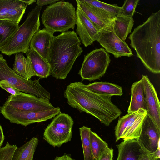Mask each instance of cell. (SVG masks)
Segmentation results:
<instances>
[{
  "label": "cell",
  "mask_w": 160,
  "mask_h": 160,
  "mask_svg": "<svg viewBox=\"0 0 160 160\" xmlns=\"http://www.w3.org/2000/svg\"><path fill=\"white\" fill-rule=\"evenodd\" d=\"M64 95L72 107L95 117L107 126L122 113L112 102L111 96L93 92L81 82L71 83Z\"/></svg>",
  "instance_id": "obj_1"
},
{
  "label": "cell",
  "mask_w": 160,
  "mask_h": 160,
  "mask_svg": "<svg viewBox=\"0 0 160 160\" xmlns=\"http://www.w3.org/2000/svg\"><path fill=\"white\" fill-rule=\"evenodd\" d=\"M128 38L130 46L147 69L160 72V10L152 13L143 23L135 28Z\"/></svg>",
  "instance_id": "obj_2"
},
{
  "label": "cell",
  "mask_w": 160,
  "mask_h": 160,
  "mask_svg": "<svg viewBox=\"0 0 160 160\" xmlns=\"http://www.w3.org/2000/svg\"><path fill=\"white\" fill-rule=\"evenodd\" d=\"M81 45L74 31H67L54 36L48 59L50 74L56 79H65L83 51Z\"/></svg>",
  "instance_id": "obj_3"
},
{
  "label": "cell",
  "mask_w": 160,
  "mask_h": 160,
  "mask_svg": "<svg viewBox=\"0 0 160 160\" xmlns=\"http://www.w3.org/2000/svg\"><path fill=\"white\" fill-rule=\"evenodd\" d=\"M75 8L68 2L59 1L46 7L41 16L45 28L61 33L73 30L76 24Z\"/></svg>",
  "instance_id": "obj_4"
},
{
  "label": "cell",
  "mask_w": 160,
  "mask_h": 160,
  "mask_svg": "<svg viewBox=\"0 0 160 160\" xmlns=\"http://www.w3.org/2000/svg\"><path fill=\"white\" fill-rule=\"evenodd\" d=\"M41 9L42 7L36 5L28 13L25 21L1 51L2 53L10 56L19 52L26 53L29 49L32 37L39 30Z\"/></svg>",
  "instance_id": "obj_5"
},
{
  "label": "cell",
  "mask_w": 160,
  "mask_h": 160,
  "mask_svg": "<svg viewBox=\"0 0 160 160\" xmlns=\"http://www.w3.org/2000/svg\"><path fill=\"white\" fill-rule=\"evenodd\" d=\"M39 79L26 80L15 73L0 54V83L5 82L22 92L49 102L50 94L40 83Z\"/></svg>",
  "instance_id": "obj_6"
},
{
  "label": "cell",
  "mask_w": 160,
  "mask_h": 160,
  "mask_svg": "<svg viewBox=\"0 0 160 160\" xmlns=\"http://www.w3.org/2000/svg\"><path fill=\"white\" fill-rule=\"evenodd\" d=\"M73 124L70 116L60 112L45 129L43 138L53 147H60L71 140Z\"/></svg>",
  "instance_id": "obj_7"
},
{
  "label": "cell",
  "mask_w": 160,
  "mask_h": 160,
  "mask_svg": "<svg viewBox=\"0 0 160 160\" xmlns=\"http://www.w3.org/2000/svg\"><path fill=\"white\" fill-rule=\"evenodd\" d=\"M110 62V55L104 48L94 49L84 56L78 74L82 81L99 79L105 73Z\"/></svg>",
  "instance_id": "obj_8"
},
{
  "label": "cell",
  "mask_w": 160,
  "mask_h": 160,
  "mask_svg": "<svg viewBox=\"0 0 160 160\" xmlns=\"http://www.w3.org/2000/svg\"><path fill=\"white\" fill-rule=\"evenodd\" d=\"M0 112L12 123L27 126L35 122L51 119L61 112L59 107L38 111H23L3 105L0 107Z\"/></svg>",
  "instance_id": "obj_9"
},
{
  "label": "cell",
  "mask_w": 160,
  "mask_h": 160,
  "mask_svg": "<svg viewBox=\"0 0 160 160\" xmlns=\"http://www.w3.org/2000/svg\"><path fill=\"white\" fill-rule=\"evenodd\" d=\"M147 114L146 110L140 108L120 118L115 128V142L121 138L123 141L138 139Z\"/></svg>",
  "instance_id": "obj_10"
},
{
  "label": "cell",
  "mask_w": 160,
  "mask_h": 160,
  "mask_svg": "<svg viewBox=\"0 0 160 160\" xmlns=\"http://www.w3.org/2000/svg\"><path fill=\"white\" fill-rule=\"evenodd\" d=\"M23 111H38L54 108L50 102L33 95L20 92L9 95L4 104Z\"/></svg>",
  "instance_id": "obj_11"
},
{
  "label": "cell",
  "mask_w": 160,
  "mask_h": 160,
  "mask_svg": "<svg viewBox=\"0 0 160 160\" xmlns=\"http://www.w3.org/2000/svg\"><path fill=\"white\" fill-rule=\"evenodd\" d=\"M96 41L107 52L112 54L116 58L131 57L133 55L128 45L118 37L113 29L99 31Z\"/></svg>",
  "instance_id": "obj_12"
},
{
  "label": "cell",
  "mask_w": 160,
  "mask_h": 160,
  "mask_svg": "<svg viewBox=\"0 0 160 160\" xmlns=\"http://www.w3.org/2000/svg\"><path fill=\"white\" fill-rule=\"evenodd\" d=\"M137 140L150 155L160 147V128L148 114Z\"/></svg>",
  "instance_id": "obj_13"
},
{
  "label": "cell",
  "mask_w": 160,
  "mask_h": 160,
  "mask_svg": "<svg viewBox=\"0 0 160 160\" xmlns=\"http://www.w3.org/2000/svg\"><path fill=\"white\" fill-rule=\"evenodd\" d=\"M147 114L160 128V103L155 88L147 75H142Z\"/></svg>",
  "instance_id": "obj_14"
},
{
  "label": "cell",
  "mask_w": 160,
  "mask_h": 160,
  "mask_svg": "<svg viewBox=\"0 0 160 160\" xmlns=\"http://www.w3.org/2000/svg\"><path fill=\"white\" fill-rule=\"evenodd\" d=\"M77 34L85 47L91 45L96 41L99 30L94 25L84 12L77 7L76 11Z\"/></svg>",
  "instance_id": "obj_15"
},
{
  "label": "cell",
  "mask_w": 160,
  "mask_h": 160,
  "mask_svg": "<svg viewBox=\"0 0 160 160\" xmlns=\"http://www.w3.org/2000/svg\"><path fill=\"white\" fill-rule=\"evenodd\" d=\"M77 7L80 8L92 22L100 30L113 29L114 20L108 14L98 8L89 5L83 0H76Z\"/></svg>",
  "instance_id": "obj_16"
},
{
  "label": "cell",
  "mask_w": 160,
  "mask_h": 160,
  "mask_svg": "<svg viewBox=\"0 0 160 160\" xmlns=\"http://www.w3.org/2000/svg\"><path fill=\"white\" fill-rule=\"evenodd\" d=\"M27 5L22 0H0V20H9L19 24Z\"/></svg>",
  "instance_id": "obj_17"
},
{
  "label": "cell",
  "mask_w": 160,
  "mask_h": 160,
  "mask_svg": "<svg viewBox=\"0 0 160 160\" xmlns=\"http://www.w3.org/2000/svg\"><path fill=\"white\" fill-rule=\"evenodd\" d=\"M117 147L118 151L117 160H139L145 155H150L136 139L124 140Z\"/></svg>",
  "instance_id": "obj_18"
},
{
  "label": "cell",
  "mask_w": 160,
  "mask_h": 160,
  "mask_svg": "<svg viewBox=\"0 0 160 160\" xmlns=\"http://www.w3.org/2000/svg\"><path fill=\"white\" fill-rule=\"evenodd\" d=\"M54 33L45 28L39 29L32 37L29 48L34 50L48 61Z\"/></svg>",
  "instance_id": "obj_19"
},
{
  "label": "cell",
  "mask_w": 160,
  "mask_h": 160,
  "mask_svg": "<svg viewBox=\"0 0 160 160\" xmlns=\"http://www.w3.org/2000/svg\"><path fill=\"white\" fill-rule=\"evenodd\" d=\"M131 91V98L128 112H135L140 108L147 110L144 89L141 79L132 84Z\"/></svg>",
  "instance_id": "obj_20"
},
{
  "label": "cell",
  "mask_w": 160,
  "mask_h": 160,
  "mask_svg": "<svg viewBox=\"0 0 160 160\" xmlns=\"http://www.w3.org/2000/svg\"><path fill=\"white\" fill-rule=\"evenodd\" d=\"M26 55L30 61L36 76L40 78H46L50 75V66L47 60L30 48Z\"/></svg>",
  "instance_id": "obj_21"
},
{
  "label": "cell",
  "mask_w": 160,
  "mask_h": 160,
  "mask_svg": "<svg viewBox=\"0 0 160 160\" xmlns=\"http://www.w3.org/2000/svg\"><path fill=\"white\" fill-rule=\"evenodd\" d=\"M12 70L17 74L26 80H30L36 76L29 59L25 58L22 52L14 54Z\"/></svg>",
  "instance_id": "obj_22"
},
{
  "label": "cell",
  "mask_w": 160,
  "mask_h": 160,
  "mask_svg": "<svg viewBox=\"0 0 160 160\" xmlns=\"http://www.w3.org/2000/svg\"><path fill=\"white\" fill-rule=\"evenodd\" d=\"M133 17H125L120 14L114 20L113 30L121 40L125 42L128 34L131 33L134 25Z\"/></svg>",
  "instance_id": "obj_23"
},
{
  "label": "cell",
  "mask_w": 160,
  "mask_h": 160,
  "mask_svg": "<svg viewBox=\"0 0 160 160\" xmlns=\"http://www.w3.org/2000/svg\"><path fill=\"white\" fill-rule=\"evenodd\" d=\"M89 90L97 93L110 96H122V89L119 86L106 82H94L86 85Z\"/></svg>",
  "instance_id": "obj_24"
},
{
  "label": "cell",
  "mask_w": 160,
  "mask_h": 160,
  "mask_svg": "<svg viewBox=\"0 0 160 160\" xmlns=\"http://www.w3.org/2000/svg\"><path fill=\"white\" fill-rule=\"evenodd\" d=\"M38 142V139L33 137L21 147H17L13 153L12 160H33Z\"/></svg>",
  "instance_id": "obj_25"
},
{
  "label": "cell",
  "mask_w": 160,
  "mask_h": 160,
  "mask_svg": "<svg viewBox=\"0 0 160 160\" xmlns=\"http://www.w3.org/2000/svg\"><path fill=\"white\" fill-rule=\"evenodd\" d=\"M19 26L10 21L0 20V51L9 43Z\"/></svg>",
  "instance_id": "obj_26"
},
{
  "label": "cell",
  "mask_w": 160,
  "mask_h": 160,
  "mask_svg": "<svg viewBox=\"0 0 160 160\" xmlns=\"http://www.w3.org/2000/svg\"><path fill=\"white\" fill-rule=\"evenodd\" d=\"M85 2L94 6L108 14L114 20L121 14V7L117 4H110L97 0H83Z\"/></svg>",
  "instance_id": "obj_27"
},
{
  "label": "cell",
  "mask_w": 160,
  "mask_h": 160,
  "mask_svg": "<svg viewBox=\"0 0 160 160\" xmlns=\"http://www.w3.org/2000/svg\"><path fill=\"white\" fill-rule=\"evenodd\" d=\"M90 139L92 153L95 160H97L109 148L106 142L91 130L90 132Z\"/></svg>",
  "instance_id": "obj_28"
},
{
  "label": "cell",
  "mask_w": 160,
  "mask_h": 160,
  "mask_svg": "<svg viewBox=\"0 0 160 160\" xmlns=\"http://www.w3.org/2000/svg\"><path fill=\"white\" fill-rule=\"evenodd\" d=\"M84 156V160H95L91 147L90 132V128L83 126L79 128Z\"/></svg>",
  "instance_id": "obj_29"
},
{
  "label": "cell",
  "mask_w": 160,
  "mask_h": 160,
  "mask_svg": "<svg viewBox=\"0 0 160 160\" xmlns=\"http://www.w3.org/2000/svg\"><path fill=\"white\" fill-rule=\"evenodd\" d=\"M139 0H126L121 7V14L127 17H133Z\"/></svg>",
  "instance_id": "obj_30"
},
{
  "label": "cell",
  "mask_w": 160,
  "mask_h": 160,
  "mask_svg": "<svg viewBox=\"0 0 160 160\" xmlns=\"http://www.w3.org/2000/svg\"><path fill=\"white\" fill-rule=\"evenodd\" d=\"M17 147L16 145H12L7 142L5 146L0 148V160H12Z\"/></svg>",
  "instance_id": "obj_31"
},
{
  "label": "cell",
  "mask_w": 160,
  "mask_h": 160,
  "mask_svg": "<svg viewBox=\"0 0 160 160\" xmlns=\"http://www.w3.org/2000/svg\"><path fill=\"white\" fill-rule=\"evenodd\" d=\"M0 87L12 95L14 96L18 94L20 92L18 89L5 82H0Z\"/></svg>",
  "instance_id": "obj_32"
},
{
  "label": "cell",
  "mask_w": 160,
  "mask_h": 160,
  "mask_svg": "<svg viewBox=\"0 0 160 160\" xmlns=\"http://www.w3.org/2000/svg\"><path fill=\"white\" fill-rule=\"evenodd\" d=\"M113 150L109 148L107 151L103 153L97 160H113Z\"/></svg>",
  "instance_id": "obj_33"
},
{
  "label": "cell",
  "mask_w": 160,
  "mask_h": 160,
  "mask_svg": "<svg viewBox=\"0 0 160 160\" xmlns=\"http://www.w3.org/2000/svg\"><path fill=\"white\" fill-rule=\"evenodd\" d=\"M59 0H37L36 1L37 5L42 7V6L48 4H52Z\"/></svg>",
  "instance_id": "obj_34"
},
{
  "label": "cell",
  "mask_w": 160,
  "mask_h": 160,
  "mask_svg": "<svg viewBox=\"0 0 160 160\" xmlns=\"http://www.w3.org/2000/svg\"><path fill=\"white\" fill-rule=\"evenodd\" d=\"M150 155L153 160L160 158V147L158 148L155 151Z\"/></svg>",
  "instance_id": "obj_35"
},
{
  "label": "cell",
  "mask_w": 160,
  "mask_h": 160,
  "mask_svg": "<svg viewBox=\"0 0 160 160\" xmlns=\"http://www.w3.org/2000/svg\"><path fill=\"white\" fill-rule=\"evenodd\" d=\"M54 160H74L68 154H65L60 157H56Z\"/></svg>",
  "instance_id": "obj_36"
},
{
  "label": "cell",
  "mask_w": 160,
  "mask_h": 160,
  "mask_svg": "<svg viewBox=\"0 0 160 160\" xmlns=\"http://www.w3.org/2000/svg\"><path fill=\"white\" fill-rule=\"evenodd\" d=\"M4 138L3 129L0 124V148L2 145L3 142L4 140Z\"/></svg>",
  "instance_id": "obj_37"
},
{
  "label": "cell",
  "mask_w": 160,
  "mask_h": 160,
  "mask_svg": "<svg viewBox=\"0 0 160 160\" xmlns=\"http://www.w3.org/2000/svg\"><path fill=\"white\" fill-rule=\"evenodd\" d=\"M156 159L153 160L150 155H146L143 157L139 160H156Z\"/></svg>",
  "instance_id": "obj_38"
},
{
  "label": "cell",
  "mask_w": 160,
  "mask_h": 160,
  "mask_svg": "<svg viewBox=\"0 0 160 160\" xmlns=\"http://www.w3.org/2000/svg\"><path fill=\"white\" fill-rule=\"evenodd\" d=\"M23 2L25 3L27 5H31L33 3L36 2L37 1L36 0H22Z\"/></svg>",
  "instance_id": "obj_39"
},
{
  "label": "cell",
  "mask_w": 160,
  "mask_h": 160,
  "mask_svg": "<svg viewBox=\"0 0 160 160\" xmlns=\"http://www.w3.org/2000/svg\"><path fill=\"white\" fill-rule=\"evenodd\" d=\"M156 160H160V158L157 159Z\"/></svg>",
  "instance_id": "obj_40"
}]
</instances>
